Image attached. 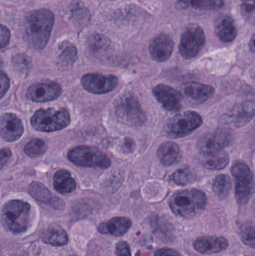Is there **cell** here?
I'll return each mask as SVG.
<instances>
[{
  "instance_id": "obj_2",
  "label": "cell",
  "mask_w": 255,
  "mask_h": 256,
  "mask_svg": "<svg viewBox=\"0 0 255 256\" xmlns=\"http://www.w3.org/2000/svg\"><path fill=\"white\" fill-rule=\"evenodd\" d=\"M207 197L199 190L190 189L175 192L169 200L174 214L184 218H193L205 209Z\"/></svg>"
},
{
  "instance_id": "obj_9",
  "label": "cell",
  "mask_w": 255,
  "mask_h": 256,
  "mask_svg": "<svg viewBox=\"0 0 255 256\" xmlns=\"http://www.w3.org/2000/svg\"><path fill=\"white\" fill-rule=\"evenodd\" d=\"M235 180V195L238 203L244 204L250 200L253 192V172L244 162H237L232 166Z\"/></svg>"
},
{
  "instance_id": "obj_18",
  "label": "cell",
  "mask_w": 255,
  "mask_h": 256,
  "mask_svg": "<svg viewBox=\"0 0 255 256\" xmlns=\"http://www.w3.org/2000/svg\"><path fill=\"white\" fill-rule=\"evenodd\" d=\"M183 88L184 94L196 103H204L211 99L215 94V88L212 86L200 82H186Z\"/></svg>"
},
{
  "instance_id": "obj_22",
  "label": "cell",
  "mask_w": 255,
  "mask_h": 256,
  "mask_svg": "<svg viewBox=\"0 0 255 256\" xmlns=\"http://www.w3.org/2000/svg\"><path fill=\"white\" fill-rule=\"evenodd\" d=\"M131 221L126 218H115L105 224H100L99 231L103 234L114 236H124L131 227Z\"/></svg>"
},
{
  "instance_id": "obj_39",
  "label": "cell",
  "mask_w": 255,
  "mask_h": 256,
  "mask_svg": "<svg viewBox=\"0 0 255 256\" xmlns=\"http://www.w3.org/2000/svg\"><path fill=\"white\" fill-rule=\"evenodd\" d=\"M155 256H181V255L175 250L163 248V249L158 250L155 254Z\"/></svg>"
},
{
  "instance_id": "obj_3",
  "label": "cell",
  "mask_w": 255,
  "mask_h": 256,
  "mask_svg": "<svg viewBox=\"0 0 255 256\" xmlns=\"http://www.w3.org/2000/svg\"><path fill=\"white\" fill-rule=\"evenodd\" d=\"M31 206L21 200H10L3 206L1 218L7 230L13 233L26 231L29 225Z\"/></svg>"
},
{
  "instance_id": "obj_35",
  "label": "cell",
  "mask_w": 255,
  "mask_h": 256,
  "mask_svg": "<svg viewBox=\"0 0 255 256\" xmlns=\"http://www.w3.org/2000/svg\"><path fill=\"white\" fill-rule=\"evenodd\" d=\"M242 242L247 246L255 248V228L249 227L241 232Z\"/></svg>"
},
{
  "instance_id": "obj_20",
  "label": "cell",
  "mask_w": 255,
  "mask_h": 256,
  "mask_svg": "<svg viewBox=\"0 0 255 256\" xmlns=\"http://www.w3.org/2000/svg\"><path fill=\"white\" fill-rule=\"evenodd\" d=\"M215 31L218 38L226 43L233 42L238 36L235 21L229 16H223L219 20Z\"/></svg>"
},
{
  "instance_id": "obj_11",
  "label": "cell",
  "mask_w": 255,
  "mask_h": 256,
  "mask_svg": "<svg viewBox=\"0 0 255 256\" xmlns=\"http://www.w3.org/2000/svg\"><path fill=\"white\" fill-rule=\"evenodd\" d=\"M82 86L94 94H106L115 90L118 86L117 78L112 75L105 76L100 74H87L82 78Z\"/></svg>"
},
{
  "instance_id": "obj_33",
  "label": "cell",
  "mask_w": 255,
  "mask_h": 256,
  "mask_svg": "<svg viewBox=\"0 0 255 256\" xmlns=\"http://www.w3.org/2000/svg\"><path fill=\"white\" fill-rule=\"evenodd\" d=\"M241 12L247 22L255 25V0H241Z\"/></svg>"
},
{
  "instance_id": "obj_6",
  "label": "cell",
  "mask_w": 255,
  "mask_h": 256,
  "mask_svg": "<svg viewBox=\"0 0 255 256\" xmlns=\"http://www.w3.org/2000/svg\"><path fill=\"white\" fill-rule=\"evenodd\" d=\"M67 158L75 165L83 167L106 168L111 161L106 154L91 146H81L73 148L67 153Z\"/></svg>"
},
{
  "instance_id": "obj_26",
  "label": "cell",
  "mask_w": 255,
  "mask_h": 256,
  "mask_svg": "<svg viewBox=\"0 0 255 256\" xmlns=\"http://www.w3.org/2000/svg\"><path fill=\"white\" fill-rule=\"evenodd\" d=\"M77 58V50L75 46L68 42H63L59 46L58 60L60 64L64 67L71 66Z\"/></svg>"
},
{
  "instance_id": "obj_17",
  "label": "cell",
  "mask_w": 255,
  "mask_h": 256,
  "mask_svg": "<svg viewBox=\"0 0 255 256\" xmlns=\"http://www.w3.org/2000/svg\"><path fill=\"white\" fill-rule=\"evenodd\" d=\"M229 246L227 239L217 236H204L195 242L194 248L203 254H217L226 250Z\"/></svg>"
},
{
  "instance_id": "obj_29",
  "label": "cell",
  "mask_w": 255,
  "mask_h": 256,
  "mask_svg": "<svg viewBox=\"0 0 255 256\" xmlns=\"http://www.w3.org/2000/svg\"><path fill=\"white\" fill-rule=\"evenodd\" d=\"M181 4L198 10H216L223 6V0H178Z\"/></svg>"
},
{
  "instance_id": "obj_30",
  "label": "cell",
  "mask_w": 255,
  "mask_h": 256,
  "mask_svg": "<svg viewBox=\"0 0 255 256\" xmlns=\"http://www.w3.org/2000/svg\"><path fill=\"white\" fill-rule=\"evenodd\" d=\"M213 190L220 198L227 197L232 189V180L228 174H220L213 182Z\"/></svg>"
},
{
  "instance_id": "obj_31",
  "label": "cell",
  "mask_w": 255,
  "mask_h": 256,
  "mask_svg": "<svg viewBox=\"0 0 255 256\" xmlns=\"http://www.w3.org/2000/svg\"><path fill=\"white\" fill-rule=\"evenodd\" d=\"M46 142L40 138H34L28 142L24 148V152L30 158H37L46 152Z\"/></svg>"
},
{
  "instance_id": "obj_5",
  "label": "cell",
  "mask_w": 255,
  "mask_h": 256,
  "mask_svg": "<svg viewBox=\"0 0 255 256\" xmlns=\"http://www.w3.org/2000/svg\"><path fill=\"white\" fill-rule=\"evenodd\" d=\"M118 120L127 126L139 127L146 121V116L138 99L133 94H124L115 103Z\"/></svg>"
},
{
  "instance_id": "obj_21",
  "label": "cell",
  "mask_w": 255,
  "mask_h": 256,
  "mask_svg": "<svg viewBox=\"0 0 255 256\" xmlns=\"http://www.w3.org/2000/svg\"><path fill=\"white\" fill-rule=\"evenodd\" d=\"M157 156L163 165H174L179 162L181 160V149L179 146L173 142H166L159 148Z\"/></svg>"
},
{
  "instance_id": "obj_40",
  "label": "cell",
  "mask_w": 255,
  "mask_h": 256,
  "mask_svg": "<svg viewBox=\"0 0 255 256\" xmlns=\"http://www.w3.org/2000/svg\"><path fill=\"white\" fill-rule=\"evenodd\" d=\"M11 156V152L8 148H2L1 150V168L7 164Z\"/></svg>"
},
{
  "instance_id": "obj_16",
  "label": "cell",
  "mask_w": 255,
  "mask_h": 256,
  "mask_svg": "<svg viewBox=\"0 0 255 256\" xmlns=\"http://www.w3.org/2000/svg\"><path fill=\"white\" fill-rule=\"evenodd\" d=\"M24 128L21 120L13 114H4L1 117V135L7 142L19 140L23 134Z\"/></svg>"
},
{
  "instance_id": "obj_32",
  "label": "cell",
  "mask_w": 255,
  "mask_h": 256,
  "mask_svg": "<svg viewBox=\"0 0 255 256\" xmlns=\"http://www.w3.org/2000/svg\"><path fill=\"white\" fill-rule=\"evenodd\" d=\"M71 12L74 20L80 25L83 26L84 24H86L89 21L90 16H91L89 12L83 4H81L79 2L73 4Z\"/></svg>"
},
{
  "instance_id": "obj_41",
  "label": "cell",
  "mask_w": 255,
  "mask_h": 256,
  "mask_svg": "<svg viewBox=\"0 0 255 256\" xmlns=\"http://www.w3.org/2000/svg\"><path fill=\"white\" fill-rule=\"evenodd\" d=\"M135 148V143L134 141L131 138H127L125 140H124V143L122 144V148L124 152H127V153H130V152H132L134 149Z\"/></svg>"
},
{
  "instance_id": "obj_19",
  "label": "cell",
  "mask_w": 255,
  "mask_h": 256,
  "mask_svg": "<svg viewBox=\"0 0 255 256\" xmlns=\"http://www.w3.org/2000/svg\"><path fill=\"white\" fill-rule=\"evenodd\" d=\"M28 192L37 201L44 204H49L52 207L61 208L64 206L61 200L58 197L53 196L50 191L39 182H32L28 186Z\"/></svg>"
},
{
  "instance_id": "obj_7",
  "label": "cell",
  "mask_w": 255,
  "mask_h": 256,
  "mask_svg": "<svg viewBox=\"0 0 255 256\" xmlns=\"http://www.w3.org/2000/svg\"><path fill=\"white\" fill-rule=\"evenodd\" d=\"M203 122L202 116L194 111H186L175 116L166 126V136L169 138H181L190 135Z\"/></svg>"
},
{
  "instance_id": "obj_25",
  "label": "cell",
  "mask_w": 255,
  "mask_h": 256,
  "mask_svg": "<svg viewBox=\"0 0 255 256\" xmlns=\"http://www.w3.org/2000/svg\"><path fill=\"white\" fill-rule=\"evenodd\" d=\"M203 165L208 170H220L226 168L229 164V155L224 152L205 155Z\"/></svg>"
},
{
  "instance_id": "obj_23",
  "label": "cell",
  "mask_w": 255,
  "mask_h": 256,
  "mask_svg": "<svg viewBox=\"0 0 255 256\" xmlns=\"http://www.w3.org/2000/svg\"><path fill=\"white\" fill-rule=\"evenodd\" d=\"M87 49L95 57H103L110 48V42L103 34H93L87 39Z\"/></svg>"
},
{
  "instance_id": "obj_24",
  "label": "cell",
  "mask_w": 255,
  "mask_h": 256,
  "mask_svg": "<svg viewBox=\"0 0 255 256\" xmlns=\"http://www.w3.org/2000/svg\"><path fill=\"white\" fill-rule=\"evenodd\" d=\"M53 186L60 194H66L73 192L76 189V184L70 172L61 170L54 174Z\"/></svg>"
},
{
  "instance_id": "obj_4",
  "label": "cell",
  "mask_w": 255,
  "mask_h": 256,
  "mask_svg": "<svg viewBox=\"0 0 255 256\" xmlns=\"http://www.w3.org/2000/svg\"><path fill=\"white\" fill-rule=\"evenodd\" d=\"M70 123V116L65 109H41L31 118L32 127L42 132H54L67 128Z\"/></svg>"
},
{
  "instance_id": "obj_8",
  "label": "cell",
  "mask_w": 255,
  "mask_h": 256,
  "mask_svg": "<svg viewBox=\"0 0 255 256\" xmlns=\"http://www.w3.org/2000/svg\"><path fill=\"white\" fill-rule=\"evenodd\" d=\"M206 43L205 32L200 26L191 24L183 32L179 51L186 60H191L199 55Z\"/></svg>"
},
{
  "instance_id": "obj_13",
  "label": "cell",
  "mask_w": 255,
  "mask_h": 256,
  "mask_svg": "<svg viewBox=\"0 0 255 256\" xmlns=\"http://www.w3.org/2000/svg\"><path fill=\"white\" fill-rule=\"evenodd\" d=\"M255 116V102L247 100L232 108L229 114L223 116V120L226 123L240 128L248 124Z\"/></svg>"
},
{
  "instance_id": "obj_37",
  "label": "cell",
  "mask_w": 255,
  "mask_h": 256,
  "mask_svg": "<svg viewBox=\"0 0 255 256\" xmlns=\"http://www.w3.org/2000/svg\"><path fill=\"white\" fill-rule=\"evenodd\" d=\"M10 31L4 25H1V48H6L10 42Z\"/></svg>"
},
{
  "instance_id": "obj_10",
  "label": "cell",
  "mask_w": 255,
  "mask_h": 256,
  "mask_svg": "<svg viewBox=\"0 0 255 256\" xmlns=\"http://www.w3.org/2000/svg\"><path fill=\"white\" fill-rule=\"evenodd\" d=\"M233 140L232 132L226 129H217L206 132L199 138L197 146L199 150L205 155L212 154L223 152Z\"/></svg>"
},
{
  "instance_id": "obj_34",
  "label": "cell",
  "mask_w": 255,
  "mask_h": 256,
  "mask_svg": "<svg viewBox=\"0 0 255 256\" xmlns=\"http://www.w3.org/2000/svg\"><path fill=\"white\" fill-rule=\"evenodd\" d=\"M12 64L17 72L25 73L31 67V60L25 54H18L12 58Z\"/></svg>"
},
{
  "instance_id": "obj_14",
  "label": "cell",
  "mask_w": 255,
  "mask_h": 256,
  "mask_svg": "<svg viewBox=\"0 0 255 256\" xmlns=\"http://www.w3.org/2000/svg\"><path fill=\"white\" fill-rule=\"evenodd\" d=\"M153 94L166 110L179 111L182 108V96L172 87L160 84L153 90Z\"/></svg>"
},
{
  "instance_id": "obj_15",
  "label": "cell",
  "mask_w": 255,
  "mask_h": 256,
  "mask_svg": "<svg viewBox=\"0 0 255 256\" xmlns=\"http://www.w3.org/2000/svg\"><path fill=\"white\" fill-rule=\"evenodd\" d=\"M174 50V42L167 34L156 36L149 46L151 58L159 62H163L170 58Z\"/></svg>"
},
{
  "instance_id": "obj_12",
  "label": "cell",
  "mask_w": 255,
  "mask_h": 256,
  "mask_svg": "<svg viewBox=\"0 0 255 256\" xmlns=\"http://www.w3.org/2000/svg\"><path fill=\"white\" fill-rule=\"evenodd\" d=\"M62 92L61 86L55 82H39L31 86L27 90L28 99L37 103L51 102L58 98Z\"/></svg>"
},
{
  "instance_id": "obj_27",
  "label": "cell",
  "mask_w": 255,
  "mask_h": 256,
  "mask_svg": "<svg viewBox=\"0 0 255 256\" xmlns=\"http://www.w3.org/2000/svg\"><path fill=\"white\" fill-rule=\"evenodd\" d=\"M43 240L52 246H64L68 242L67 232L61 227L52 226L45 233Z\"/></svg>"
},
{
  "instance_id": "obj_38",
  "label": "cell",
  "mask_w": 255,
  "mask_h": 256,
  "mask_svg": "<svg viewBox=\"0 0 255 256\" xmlns=\"http://www.w3.org/2000/svg\"><path fill=\"white\" fill-rule=\"evenodd\" d=\"M1 78H0V82H1V98H3L4 94L7 92L10 87V81L7 75L3 72H1Z\"/></svg>"
},
{
  "instance_id": "obj_36",
  "label": "cell",
  "mask_w": 255,
  "mask_h": 256,
  "mask_svg": "<svg viewBox=\"0 0 255 256\" xmlns=\"http://www.w3.org/2000/svg\"><path fill=\"white\" fill-rule=\"evenodd\" d=\"M117 256H131L130 246L125 242H118L116 246Z\"/></svg>"
},
{
  "instance_id": "obj_42",
  "label": "cell",
  "mask_w": 255,
  "mask_h": 256,
  "mask_svg": "<svg viewBox=\"0 0 255 256\" xmlns=\"http://www.w3.org/2000/svg\"><path fill=\"white\" fill-rule=\"evenodd\" d=\"M250 49L252 52L255 54V33L252 37L250 42Z\"/></svg>"
},
{
  "instance_id": "obj_1",
  "label": "cell",
  "mask_w": 255,
  "mask_h": 256,
  "mask_svg": "<svg viewBox=\"0 0 255 256\" xmlns=\"http://www.w3.org/2000/svg\"><path fill=\"white\" fill-rule=\"evenodd\" d=\"M53 13L48 9H39L30 12L24 24V37L33 49L41 50L49 42L53 27Z\"/></svg>"
},
{
  "instance_id": "obj_43",
  "label": "cell",
  "mask_w": 255,
  "mask_h": 256,
  "mask_svg": "<svg viewBox=\"0 0 255 256\" xmlns=\"http://www.w3.org/2000/svg\"></svg>"
},
{
  "instance_id": "obj_28",
  "label": "cell",
  "mask_w": 255,
  "mask_h": 256,
  "mask_svg": "<svg viewBox=\"0 0 255 256\" xmlns=\"http://www.w3.org/2000/svg\"><path fill=\"white\" fill-rule=\"evenodd\" d=\"M170 180L178 186H187L197 180V174L191 168H179L172 173Z\"/></svg>"
}]
</instances>
